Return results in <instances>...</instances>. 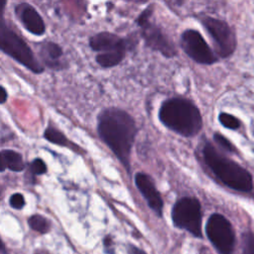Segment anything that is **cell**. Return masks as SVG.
I'll return each mask as SVG.
<instances>
[{
	"label": "cell",
	"instance_id": "3957f363",
	"mask_svg": "<svg viewBox=\"0 0 254 254\" xmlns=\"http://www.w3.org/2000/svg\"><path fill=\"white\" fill-rule=\"evenodd\" d=\"M202 155L210 171L226 187L243 192L252 190L253 180L251 174L236 162L220 154L210 143H205Z\"/></svg>",
	"mask_w": 254,
	"mask_h": 254
},
{
	"label": "cell",
	"instance_id": "ba28073f",
	"mask_svg": "<svg viewBox=\"0 0 254 254\" xmlns=\"http://www.w3.org/2000/svg\"><path fill=\"white\" fill-rule=\"evenodd\" d=\"M202 25L215 43L217 53L222 58H227L235 51L236 38L229 25L220 19L204 17Z\"/></svg>",
	"mask_w": 254,
	"mask_h": 254
},
{
	"label": "cell",
	"instance_id": "7402d4cb",
	"mask_svg": "<svg viewBox=\"0 0 254 254\" xmlns=\"http://www.w3.org/2000/svg\"><path fill=\"white\" fill-rule=\"evenodd\" d=\"M9 203H10V205H11L13 208L21 209V208H23L24 205H25V198H24V196H23L20 192H16V193H13V194L10 196Z\"/></svg>",
	"mask_w": 254,
	"mask_h": 254
},
{
	"label": "cell",
	"instance_id": "603a6c76",
	"mask_svg": "<svg viewBox=\"0 0 254 254\" xmlns=\"http://www.w3.org/2000/svg\"><path fill=\"white\" fill-rule=\"evenodd\" d=\"M127 251H128V254H146L144 251H142L138 247H136L134 245H131V244L128 245Z\"/></svg>",
	"mask_w": 254,
	"mask_h": 254
},
{
	"label": "cell",
	"instance_id": "d6986e66",
	"mask_svg": "<svg viewBox=\"0 0 254 254\" xmlns=\"http://www.w3.org/2000/svg\"><path fill=\"white\" fill-rule=\"evenodd\" d=\"M241 254H254V235L251 231L241 235Z\"/></svg>",
	"mask_w": 254,
	"mask_h": 254
},
{
	"label": "cell",
	"instance_id": "6da1fadb",
	"mask_svg": "<svg viewBox=\"0 0 254 254\" xmlns=\"http://www.w3.org/2000/svg\"><path fill=\"white\" fill-rule=\"evenodd\" d=\"M97 119V132L100 139L130 173L131 149L137 133L133 117L120 108L109 107L102 110Z\"/></svg>",
	"mask_w": 254,
	"mask_h": 254
},
{
	"label": "cell",
	"instance_id": "277c9868",
	"mask_svg": "<svg viewBox=\"0 0 254 254\" xmlns=\"http://www.w3.org/2000/svg\"><path fill=\"white\" fill-rule=\"evenodd\" d=\"M0 48L4 54L17 61L29 70L35 73L43 72L44 67L30 47L5 23L3 18L1 19L0 25Z\"/></svg>",
	"mask_w": 254,
	"mask_h": 254
},
{
	"label": "cell",
	"instance_id": "4fadbf2b",
	"mask_svg": "<svg viewBox=\"0 0 254 254\" xmlns=\"http://www.w3.org/2000/svg\"><path fill=\"white\" fill-rule=\"evenodd\" d=\"M41 58L43 62L51 68L58 69L62 67L60 59L63 56L62 48L53 42H47L41 47Z\"/></svg>",
	"mask_w": 254,
	"mask_h": 254
},
{
	"label": "cell",
	"instance_id": "5b68a950",
	"mask_svg": "<svg viewBox=\"0 0 254 254\" xmlns=\"http://www.w3.org/2000/svg\"><path fill=\"white\" fill-rule=\"evenodd\" d=\"M172 219L174 224L201 237V206L197 198L185 196L180 198L173 206Z\"/></svg>",
	"mask_w": 254,
	"mask_h": 254
},
{
	"label": "cell",
	"instance_id": "9a60e30c",
	"mask_svg": "<svg viewBox=\"0 0 254 254\" xmlns=\"http://www.w3.org/2000/svg\"><path fill=\"white\" fill-rule=\"evenodd\" d=\"M126 52H113V53H106V54H98L95 58L96 63L101 65L102 67H112L119 64L123 59L125 58Z\"/></svg>",
	"mask_w": 254,
	"mask_h": 254
},
{
	"label": "cell",
	"instance_id": "9c48e42d",
	"mask_svg": "<svg viewBox=\"0 0 254 254\" xmlns=\"http://www.w3.org/2000/svg\"><path fill=\"white\" fill-rule=\"evenodd\" d=\"M181 45L185 53L197 64H212L216 62L213 52L201 34L196 30H186L182 34Z\"/></svg>",
	"mask_w": 254,
	"mask_h": 254
},
{
	"label": "cell",
	"instance_id": "5bb4252c",
	"mask_svg": "<svg viewBox=\"0 0 254 254\" xmlns=\"http://www.w3.org/2000/svg\"><path fill=\"white\" fill-rule=\"evenodd\" d=\"M9 169L12 172H22L25 169V163L20 153L13 150L1 151V172Z\"/></svg>",
	"mask_w": 254,
	"mask_h": 254
},
{
	"label": "cell",
	"instance_id": "7a4b0ae2",
	"mask_svg": "<svg viewBox=\"0 0 254 254\" xmlns=\"http://www.w3.org/2000/svg\"><path fill=\"white\" fill-rule=\"evenodd\" d=\"M159 120L168 129L184 136H195L202 127L199 109L189 99L169 98L161 104Z\"/></svg>",
	"mask_w": 254,
	"mask_h": 254
},
{
	"label": "cell",
	"instance_id": "e0dca14e",
	"mask_svg": "<svg viewBox=\"0 0 254 254\" xmlns=\"http://www.w3.org/2000/svg\"><path fill=\"white\" fill-rule=\"evenodd\" d=\"M29 226L40 233H47L50 230L49 220L41 214H34L28 220Z\"/></svg>",
	"mask_w": 254,
	"mask_h": 254
},
{
	"label": "cell",
	"instance_id": "cb8c5ba5",
	"mask_svg": "<svg viewBox=\"0 0 254 254\" xmlns=\"http://www.w3.org/2000/svg\"><path fill=\"white\" fill-rule=\"evenodd\" d=\"M7 97H8V95H7V92H6L5 87L1 86V100H0V102H1L2 104H3V103H5V101H6Z\"/></svg>",
	"mask_w": 254,
	"mask_h": 254
},
{
	"label": "cell",
	"instance_id": "52a82bcc",
	"mask_svg": "<svg viewBox=\"0 0 254 254\" xmlns=\"http://www.w3.org/2000/svg\"><path fill=\"white\" fill-rule=\"evenodd\" d=\"M153 7L148 6L137 19V24L141 28V36L149 48L160 52L167 58H173L177 54L175 46L157 25L150 22Z\"/></svg>",
	"mask_w": 254,
	"mask_h": 254
},
{
	"label": "cell",
	"instance_id": "30bf717a",
	"mask_svg": "<svg viewBox=\"0 0 254 254\" xmlns=\"http://www.w3.org/2000/svg\"><path fill=\"white\" fill-rule=\"evenodd\" d=\"M134 181L137 189L146 199L149 207L161 216L164 203L152 178L145 173H137L135 175Z\"/></svg>",
	"mask_w": 254,
	"mask_h": 254
},
{
	"label": "cell",
	"instance_id": "8992f818",
	"mask_svg": "<svg viewBox=\"0 0 254 254\" xmlns=\"http://www.w3.org/2000/svg\"><path fill=\"white\" fill-rule=\"evenodd\" d=\"M205 232L219 254H232L235 246V233L229 220L220 213L209 216Z\"/></svg>",
	"mask_w": 254,
	"mask_h": 254
},
{
	"label": "cell",
	"instance_id": "44dd1931",
	"mask_svg": "<svg viewBox=\"0 0 254 254\" xmlns=\"http://www.w3.org/2000/svg\"><path fill=\"white\" fill-rule=\"evenodd\" d=\"M213 139L215 141V143L224 151L227 152H233L234 151V147L233 145L230 143L229 140H227L223 135H221L220 133H214L213 135Z\"/></svg>",
	"mask_w": 254,
	"mask_h": 254
},
{
	"label": "cell",
	"instance_id": "2e32d148",
	"mask_svg": "<svg viewBox=\"0 0 254 254\" xmlns=\"http://www.w3.org/2000/svg\"><path fill=\"white\" fill-rule=\"evenodd\" d=\"M44 137L46 140H48L49 142H51L53 144L69 147V148H71V146H72V144H71L72 142H69L67 140V138L62 132H60L58 129H56L54 127H48L44 132Z\"/></svg>",
	"mask_w": 254,
	"mask_h": 254
},
{
	"label": "cell",
	"instance_id": "8fae6325",
	"mask_svg": "<svg viewBox=\"0 0 254 254\" xmlns=\"http://www.w3.org/2000/svg\"><path fill=\"white\" fill-rule=\"evenodd\" d=\"M15 13L23 27L33 35L41 36L46 31V26L42 16L28 3H20L15 7Z\"/></svg>",
	"mask_w": 254,
	"mask_h": 254
},
{
	"label": "cell",
	"instance_id": "ffe728a7",
	"mask_svg": "<svg viewBox=\"0 0 254 254\" xmlns=\"http://www.w3.org/2000/svg\"><path fill=\"white\" fill-rule=\"evenodd\" d=\"M218 120L224 127L228 129L235 130V129H238L240 126V121L235 116L225 112H221L218 115Z\"/></svg>",
	"mask_w": 254,
	"mask_h": 254
},
{
	"label": "cell",
	"instance_id": "d4e9b609",
	"mask_svg": "<svg viewBox=\"0 0 254 254\" xmlns=\"http://www.w3.org/2000/svg\"><path fill=\"white\" fill-rule=\"evenodd\" d=\"M35 254H48V253H47L46 251H42V250L40 251V250H39V251H37Z\"/></svg>",
	"mask_w": 254,
	"mask_h": 254
},
{
	"label": "cell",
	"instance_id": "7c38bea8",
	"mask_svg": "<svg viewBox=\"0 0 254 254\" xmlns=\"http://www.w3.org/2000/svg\"><path fill=\"white\" fill-rule=\"evenodd\" d=\"M90 48L98 54H106L127 50V42L119 36L109 33L100 32L92 36L89 40Z\"/></svg>",
	"mask_w": 254,
	"mask_h": 254
},
{
	"label": "cell",
	"instance_id": "ac0fdd59",
	"mask_svg": "<svg viewBox=\"0 0 254 254\" xmlns=\"http://www.w3.org/2000/svg\"><path fill=\"white\" fill-rule=\"evenodd\" d=\"M45 173H47L46 163L41 158H36L35 160H33L30 163L27 175H29L31 177V182H32V181H34L35 176L43 175Z\"/></svg>",
	"mask_w": 254,
	"mask_h": 254
}]
</instances>
